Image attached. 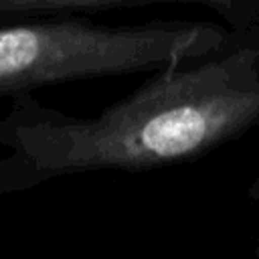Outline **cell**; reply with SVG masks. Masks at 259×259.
I'll use <instances>...</instances> for the list:
<instances>
[{
    "instance_id": "1",
    "label": "cell",
    "mask_w": 259,
    "mask_h": 259,
    "mask_svg": "<svg viewBox=\"0 0 259 259\" xmlns=\"http://www.w3.org/2000/svg\"><path fill=\"white\" fill-rule=\"evenodd\" d=\"M259 125V24L217 51L160 69L142 87L83 117L12 97L0 119V194L85 172H142L200 158Z\"/></svg>"
},
{
    "instance_id": "2",
    "label": "cell",
    "mask_w": 259,
    "mask_h": 259,
    "mask_svg": "<svg viewBox=\"0 0 259 259\" xmlns=\"http://www.w3.org/2000/svg\"><path fill=\"white\" fill-rule=\"evenodd\" d=\"M235 28L217 22L154 20L107 26L79 18L0 24V95L36 87L160 71L217 51Z\"/></svg>"
},
{
    "instance_id": "3",
    "label": "cell",
    "mask_w": 259,
    "mask_h": 259,
    "mask_svg": "<svg viewBox=\"0 0 259 259\" xmlns=\"http://www.w3.org/2000/svg\"><path fill=\"white\" fill-rule=\"evenodd\" d=\"M142 2H196L217 10L231 28L259 24V0H0V24L18 16H51L73 10H99Z\"/></svg>"
},
{
    "instance_id": "4",
    "label": "cell",
    "mask_w": 259,
    "mask_h": 259,
    "mask_svg": "<svg viewBox=\"0 0 259 259\" xmlns=\"http://www.w3.org/2000/svg\"><path fill=\"white\" fill-rule=\"evenodd\" d=\"M249 196L253 198V200H257L259 202V174L255 176V180L251 182V186H249Z\"/></svg>"
},
{
    "instance_id": "5",
    "label": "cell",
    "mask_w": 259,
    "mask_h": 259,
    "mask_svg": "<svg viewBox=\"0 0 259 259\" xmlns=\"http://www.w3.org/2000/svg\"><path fill=\"white\" fill-rule=\"evenodd\" d=\"M253 255H255V259H259V237H257V241H255V247H253Z\"/></svg>"
}]
</instances>
